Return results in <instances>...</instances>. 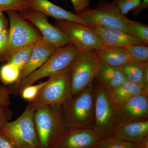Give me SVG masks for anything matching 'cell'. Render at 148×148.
I'll list each match as a JSON object with an SVG mask.
<instances>
[{
    "mask_svg": "<svg viewBox=\"0 0 148 148\" xmlns=\"http://www.w3.org/2000/svg\"><path fill=\"white\" fill-rule=\"evenodd\" d=\"M125 22L129 33L140 40L146 45H148V26L141 22L125 17Z\"/></svg>",
    "mask_w": 148,
    "mask_h": 148,
    "instance_id": "cell-23",
    "label": "cell"
},
{
    "mask_svg": "<svg viewBox=\"0 0 148 148\" xmlns=\"http://www.w3.org/2000/svg\"><path fill=\"white\" fill-rule=\"evenodd\" d=\"M0 148H17L8 136L0 131Z\"/></svg>",
    "mask_w": 148,
    "mask_h": 148,
    "instance_id": "cell-33",
    "label": "cell"
},
{
    "mask_svg": "<svg viewBox=\"0 0 148 148\" xmlns=\"http://www.w3.org/2000/svg\"><path fill=\"white\" fill-rule=\"evenodd\" d=\"M61 113L67 129L92 128L94 123L95 96L90 86L61 106Z\"/></svg>",
    "mask_w": 148,
    "mask_h": 148,
    "instance_id": "cell-1",
    "label": "cell"
},
{
    "mask_svg": "<svg viewBox=\"0 0 148 148\" xmlns=\"http://www.w3.org/2000/svg\"><path fill=\"white\" fill-rule=\"evenodd\" d=\"M97 148H148V143H131L114 138H106L100 140Z\"/></svg>",
    "mask_w": 148,
    "mask_h": 148,
    "instance_id": "cell-22",
    "label": "cell"
},
{
    "mask_svg": "<svg viewBox=\"0 0 148 148\" xmlns=\"http://www.w3.org/2000/svg\"><path fill=\"white\" fill-rule=\"evenodd\" d=\"M142 0H112V2L118 8L123 15H126L138 6Z\"/></svg>",
    "mask_w": 148,
    "mask_h": 148,
    "instance_id": "cell-28",
    "label": "cell"
},
{
    "mask_svg": "<svg viewBox=\"0 0 148 148\" xmlns=\"http://www.w3.org/2000/svg\"><path fill=\"white\" fill-rule=\"evenodd\" d=\"M95 79L109 90L127 80L118 68L109 66L103 62L96 73Z\"/></svg>",
    "mask_w": 148,
    "mask_h": 148,
    "instance_id": "cell-18",
    "label": "cell"
},
{
    "mask_svg": "<svg viewBox=\"0 0 148 148\" xmlns=\"http://www.w3.org/2000/svg\"><path fill=\"white\" fill-rule=\"evenodd\" d=\"M9 29H8L0 33V54L5 50L8 43Z\"/></svg>",
    "mask_w": 148,
    "mask_h": 148,
    "instance_id": "cell-34",
    "label": "cell"
},
{
    "mask_svg": "<svg viewBox=\"0 0 148 148\" xmlns=\"http://www.w3.org/2000/svg\"><path fill=\"white\" fill-rule=\"evenodd\" d=\"M20 73L21 71L17 66L7 63L0 69V78L4 85L8 86L18 81Z\"/></svg>",
    "mask_w": 148,
    "mask_h": 148,
    "instance_id": "cell-24",
    "label": "cell"
},
{
    "mask_svg": "<svg viewBox=\"0 0 148 148\" xmlns=\"http://www.w3.org/2000/svg\"><path fill=\"white\" fill-rule=\"evenodd\" d=\"M57 49L47 41L43 37L37 41L33 46L29 62L21 71L16 82H21L42 66Z\"/></svg>",
    "mask_w": 148,
    "mask_h": 148,
    "instance_id": "cell-14",
    "label": "cell"
},
{
    "mask_svg": "<svg viewBox=\"0 0 148 148\" xmlns=\"http://www.w3.org/2000/svg\"><path fill=\"white\" fill-rule=\"evenodd\" d=\"M143 79L145 87L148 90V62L144 63Z\"/></svg>",
    "mask_w": 148,
    "mask_h": 148,
    "instance_id": "cell-37",
    "label": "cell"
},
{
    "mask_svg": "<svg viewBox=\"0 0 148 148\" xmlns=\"http://www.w3.org/2000/svg\"><path fill=\"white\" fill-rule=\"evenodd\" d=\"M46 82L35 85L29 86L22 90L20 95L24 100L29 101L34 100L38 94L40 90L45 84Z\"/></svg>",
    "mask_w": 148,
    "mask_h": 148,
    "instance_id": "cell-29",
    "label": "cell"
},
{
    "mask_svg": "<svg viewBox=\"0 0 148 148\" xmlns=\"http://www.w3.org/2000/svg\"><path fill=\"white\" fill-rule=\"evenodd\" d=\"M55 24L80 51L96 50L104 46L98 35L90 27L66 20H56Z\"/></svg>",
    "mask_w": 148,
    "mask_h": 148,
    "instance_id": "cell-10",
    "label": "cell"
},
{
    "mask_svg": "<svg viewBox=\"0 0 148 148\" xmlns=\"http://www.w3.org/2000/svg\"><path fill=\"white\" fill-rule=\"evenodd\" d=\"M30 9L27 0H0V12H23Z\"/></svg>",
    "mask_w": 148,
    "mask_h": 148,
    "instance_id": "cell-27",
    "label": "cell"
},
{
    "mask_svg": "<svg viewBox=\"0 0 148 148\" xmlns=\"http://www.w3.org/2000/svg\"><path fill=\"white\" fill-rule=\"evenodd\" d=\"M10 21L9 39L6 48L0 54V62L8 61L16 51L33 45L42 37L41 34L16 12H6Z\"/></svg>",
    "mask_w": 148,
    "mask_h": 148,
    "instance_id": "cell-7",
    "label": "cell"
},
{
    "mask_svg": "<svg viewBox=\"0 0 148 148\" xmlns=\"http://www.w3.org/2000/svg\"><path fill=\"white\" fill-rule=\"evenodd\" d=\"M69 68L49 77L34 100L28 104L34 109L43 106L61 107L72 97Z\"/></svg>",
    "mask_w": 148,
    "mask_h": 148,
    "instance_id": "cell-4",
    "label": "cell"
},
{
    "mask_svg": "<svg viewBox=\"0 0 148 148\" xmlns=\"http://www.w3.org/2000/svg\"><path fill=\"white\" fill-rule=\"evenodd\" d=\"M102 61L95 50L80 51L69 67L72 96L92 86Z\"/></svg>",
    "mask_w": 148,
    "mask_h": 148,
    "instance_id": "cell-5",
    "label": "cell"
},
{
    "mask_svg": "<svg viewBox=\"0 0 148 148\" xmlns=\"http://www.w3.org/2000/svg\"><path fill=\"white\" fill-rule=\"evenodd\" d=\"M34 121L42 148H57L67 129L61 107H39L35 111Z\"/></svg>",
    "mask_w": 148,
    "mask_h": 148,
    "instance_id": "cell-2",
    "label": "cell"
},
{
    "mask_svg": "<svg viewBox=\"0 0 148 148\" xmlns=\"http://www.w3.org/2000/svg\"><path fill=\"white\" fill-rule=\"evenodd\" d=\"M95 51L103 63L112 67L119 68L131 60L128 53L123 47L103 46Z\"/></svg>",
    "mask_w": 148,
    "mask_h": 148,
    "instance_id": "cell-19",
    "label": "cell"
},
{
    "mask_svg": "<svg viewBox=\"0 0 148 148\" xmlns=\"http://www.w3.org/2000/svg\"><path fill=\"white\" fill-rule=\"evenodd\" d=\"M79 51V49L71 43L58 48L39 69L21 82L7 86L10 95H20L25 87L33 85L42 79L49 77L53 74L64 71L69 68Z\"/></svg>",
    "mask_w": 148,
    "mask_h": 148,
    "instance_id": "cell-3",
    "label": "cell"
},
{
    "mask_svg": "<svg viewBox=\"0 0 148 148\" xmlns=\"http://www.w3.org/2000/svg\"><path fill=\"white\" fill-rule=\"evenodd\" d=\"M114 116L118 127L148 120V93H143L119 104H113Z\"/></svg>",
    "mask_w": 148,
    "mask_h": 148,
    "instance_id": "cell-11",
    "label": "cell"
},
{
    "mask_svg": "<svg viewBox=\"0 0 148 148\" xmlns=\"http://www.w3.org/2000/svg\"><path fill=\"white\" fill-rule=\"evenodd\" d=\"M78 15L84 19L89 27H109L129 33L125 24L126 16L112 2L100 1L97 7L94 9L87 8Z\"/></svg>",
    "mask_w": 148,
    "mask_h": 148,
    "instance_id": "cell-9",
    "label": "cell"
},
{
    "mask_svg": "<svg viewBox=\"0 0 148 148\" xmlns=\"http://www.w3.org/2000/svg\"><path fill=\"white\" fill-rule=\"evenodd\" d=\"M7 86L0 85V106L9 107L11 102Z\"/></svg>",
    "mask_w": 148,
    "mask_h": 148,
    "instance_id": "cell-32",
    "label": "cell"
},
{
    "mask_svg": "<svg viewBox=\"0 0 148 148\" xmlns=\"http://www.w3.org/2000/svg\"><path fill=\"white\" fill-rule=\"evenodd\" d=\"M18 14L39 30L43 38L51 45L58 48L71 43L64 32L48 21L47 16L38 11L29 9Z\"/></svg>",
    "mask_w": 148,
    "mask_h": 148,
    "instance_id": "cell-12",
    "label": "cell"
},
{
    "mask_svg": "<svg viewBox=\"0 0 148 148\" xmlns=\"http://www.w3.org/2000/svg\"><path fill=\"white\" fill-rule=\"evenodd\" d=\"M123 48L127 51L131 61L142 63L148 62V45L130 44Z\"/></svg>",
    "mask_w": 148,
    "mask_h": 148,
    "instance_id": "cell-26",
    "label": "cell"
},
{
    "mask_svg": "<svg viewBox=\"0 0 148 148\" xmlns=\"http://www.w3.org/2000/svg\"><path fill=\"white\" fill-rule=\"evenodd\" d=\"M12 117V112L9 107L0 106V131L7 123L10 121Z\"/></svg>",
    "mask_w": 148,
    "mask_h": 148,
    "instance_id": "cell-30",
    "label": "cell"
},
{
    "mask_svg": "<svg viewBox=\"0 0 148 148\" xmlns=\"http://www.w3.org/2000/svg\"><path fill=\"white\" fill-rule=\"evenodd\" d=\"M100 140L93 128L67 129L57 148H96Z\"/></svg>",
    "mask_w": 148,
    "mask_h": 148,
    "instance_id": "cell-13",
    "label": "cell"
},
{
    "mask_svg": "<svg viewBox=\"0 0 148 148\" xmlns=\"http://www.w3.org/2000/svg\"><path fill=\"white\" fill-rule=\"evenodd\" d=\"M34 109L27 105L22 114L7 123L2 131L10 138L17 148H42L34 123Z\"/></svg>",
    "mask_w": 148,
    "mask_h": 148,
    "instance_id": "cell-8",
    "label": "cell"
},
{
    "mask_svg": "<svg viewBox=\"0 0 148 148\" xmlns=\"http://www.w3.org/2000/svg\"><path fill=\"white\" fill-rule=\"evenodd\" d=\"M144 63L130 60L118 68L127 80L138 85L148 91L145 88L143 82Z\"/></svg>",
    "mask_w": 148,
    "mask_h": 148,
    "instance_id": "cell-21",
    "label": "cell"
},
{
    "mask_svg": "<svg viewBox=\"0 0 148 148\" xmlns=\"http://www.w3.org/2000/svg\"><path fill=\"white\" fill-rule=\"evenodd\" d=\"M92 86L95 96V116L92 128L101 140L114 138L118 126L109 90L95 79Z\"/></svg>",
    "mask_w": 148,
    "mask_h": 148,
    "instance_id": "cell-6",
    "label": "cell"
},
{
    "mask_svg": "<svg viewBox=\"0 0 148 148\" xmlns=\"http://www.w3.org/2000/svg\"><path fill=\"white\" fill-rule=\"evenodd\" d=\"M90 27L98 35L102 44L106 46L123 47L130 44L145 45L129 33L119 29L101 26Z\"/></svg>",
    "mask_w": 148,
    "mask_h": 148,
    "instance_id": "cell-15",
    "label": "cell"
},
{
    "mask_svg": "<svg viewBox=\"0 0 148 148\" xmlns=\"http://www.w3.org/2000/svg\"><path fill=\"white\" fill-rule=\"evenodd\" d=\"M8 20L3 12H0V33L8 29Z\"/></svg>",
    "mask_w": 148,
    "mask_h": 148,
    "instance_id": "cell-36",
    "label": "cell"
},
{
    "mask_svg": "<svg viewBox=\"0 0 148 148\" xmlns=\"http://www.w3.org/2000/svg\"><path fill=\"white\" fill-rule=\"evenodd\" d=\"M148 137V120L131 123L118 127L114 138L121 141L138 143Z\"/></svg>",
    "mask_w": 148,
    "mask_h": 148,
    "instance_id": "cell-17",
    "label": "cell"
},
{
    "mask_svg": "<svg viewBox=\"0 0 148 148\" xmlns=\"http://www.w3.org/2000/svg\"><path fill=\"white\" fill-rule=\"evenodd\" d=\"M109 91L111 101L113 104L123 103L143 93H148V91L127 80Z\"/></svg>",
    "mask_w": 148,
    "mask_h": 148,
    "instance_id": "cell-20",
    "label": "cell"
},
{
    "mask_svg": "<svg viewBox=\"0 0 148 148\" xmlns=\"http://www.w3.org/2000/svg\"><path fill=\"white\" fill-rule=\"evenodd\" d=\"M34 45L29 46L16 51L10 56L7 63L15 65L21 71L29 62Z\"/></svg>",
    "mask_w": 148,
    "mask_h": 148,
    "instance_id": "cell-25",
    "label": "cell"
},
{
    "mask_svg": "<svg viewBox=\"0 0 148 148\" xmlns=\"http://www.w3.org/2000/svg\"><path fill=\"white\" fill-rule=\"evenodd\" d=\"M30 9L38 11L56 20H66L88 26L84 19L77 14L68 11L48 0H27ZM89 27V26H88Z\"/></svg>",
    "mask_w": 148,
    "mask_h": 148,
    "instance_id": "cell-16",
    "label": "cell"
},
{
    "mask_svg": "<svg viewBox=\"0 0 148 148\" xmlns=\"http://www.w3.org/2000/svg\"><path fill=\"white\" fill-rule=\"evenodd\" d=\"M148 8V0H142L140 3L132 11V14L134 16L138 15L140 12Z\"/></svg>",
    "mask_w": 148,
    "mask_h": 148,
    "instance_id": "cell-35",
    "label": "cell"
},
{
    "mask_svg": "<svg viewBox=\"0 0 148 148\" xmlns=\"http://www.w3.org/2000/svg\"><path fill=\"white\" fill-rule=\"evenodd\" d=\"M75 14L79 15L88 7L91 0H71Z\"/></svg>",
    "mask_w": 148,
    "mask_h": 148,
    "instance_id": "cell-31",
    "label": "cell"
},
{
    "mask_svg": "<svg viewBox=\"0 0 148 148\" xmlns=\"http://www.w3.org/2000/svg\"></svg>",
    "mask_w": 148,
    "mask_h": 148,
    "instance_id": "cell-38",
    "label": "cell"
}]
</instances>
